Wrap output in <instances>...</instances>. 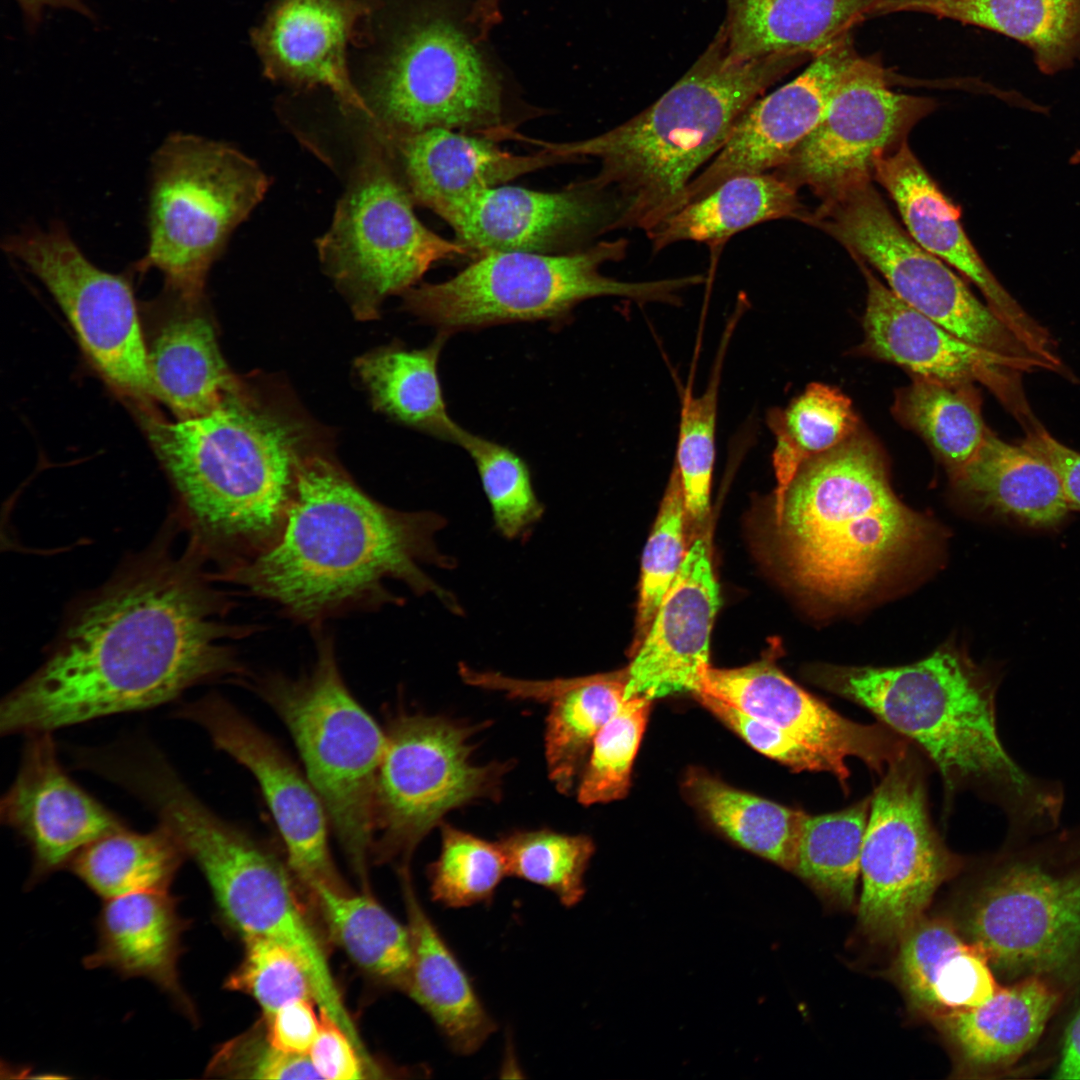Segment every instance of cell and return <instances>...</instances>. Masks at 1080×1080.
Segmentation results:
<instances>
[{"mask_svg":"<svg viewBox=\"0 0 1080 1080\" xmlns=\"http://www.w3.org/2000/svg\"><path fill=\"white\" fill-rule=\"evenodd\" d=\"M195 548L156 550L75 609L43 664L0 705L2 735L50 732L170 702L246 672L223 644L254 632L221 618L231 603Z\"/></svg>","mask_w":1080,"mask_h":1080,"instance_id":"obj_1","label":"cell"},{"mask_svg":"<svg viewBox=\"0 0 1080 1080\" xmlns=\"http://www.w3.org/2000/svg\"><path fill=\"white\" fill-rule=\"evenodd\" d=\"M445 524L446 519L435 512L383 505L331 460L304 456L277 542L214 578L275 603L289 618L314 630L330 618L401 604L402 599L386 588L388 580L400 581L420 596L431 594L461 615L456 597L422 569L423 564L456 566L435 542Z\"/></svg>","mask_w":1080,"mask_h":1080,"instance_id":"obj_2","label":"cell"},{"mask_svg":"<svg viewBox=\"0 0 1080 1080\" xmlns=\"http://www.w3.org/2000/svg\"><path fill=\"white\" fill-rule=\"evenodd\" d=\"M810 674L921 746L941 775L946 802L970 789L999 807L1006 845L1059 827L1063 785L1028 773L1009 755L997 729L999 679L959 651L941 648L896 667L821 665Z\"/></svg>","mask_w":1080,"mask_h":1080,"instance_id":"obj_3","label":"cell"},{"mask_svg":"<svg viewBox=\"0 0 1080 1080\" xmlns=\"http://www.w3.org/2000/svg\"><path fill=\"white\" fill-rule=\"evenodd\" d=\"M805 61L790 55L733 61L718 30L689 70L627 121L572 142L523 140L573 160H597L600 169L590 180L619 197V229L647 234L681 208L688 184L751 103Z\"/></svg>","mask_w":1080,"mask_h":1080,"instance_id":"obj_4","label":"cell"},{"mask_svg":"<svg viewBox=\"0 0 1080 1080\" xmlns=\"http://www.w3.org/2000/svg\"><path fill=\"white\" fill-rule=\"evenodd\" d=\"M146 424L206 558L230 569L277 542L301 459L285 423L239 387L205 415L176 422L149 417Z\"/></svg>","mask_w":1080,"mask_h":1080,"instance_id":"obj_5","label":"cell"},{"mask_svg":"<svg viewBox=\"0 0 1080 1080\" xmlns=\"http://www.w3.org/2000/svg\"><path fill=\"white\" fill-rule=\"evenodd\" d=\"M790 580L832 604L865 598L920 548L928 524L893 493L884 458L858 431L806 462L774 514Z\"/></svg>","mask_w":1080,"mask_h":1080,"instance_id":"obj_6","label":"cell"},{"mask_svg":"<svg viewBox=\"0 0 1080 1080\" xmlns=\"http://www.w3.org/2000/svg\"><path fill=\"white\" fill-rule=\"evenodd\" d=\"M151 808L204 874L225 922L242 939L266 938L291 951L311 979L320 1010L360 1044L323 946L273 851L214 813L182 778L163 782L152 795Z\"/></svg>","mask_w":1080,"mask_h":1080,"instance_id":"obj_7","label":"cell"},{"mask_svg":"<svg viewBox=\"0 0 1080 1080\" xmlns=\"http://www.w3.org/2000/svg\"><path fill=\"white\" fill-rule=\"evenodd\" d=\"M314 632L316 658L308 671L296 678L265 674L253 680V688L289 731L331 829L366 889L386 733L346 685L332 638Z\"/></svg>","mask_w":1080,"mask_h":1080,"instance_id":"obj_8","label":"cell"},{"mask_svg":"<svg viewBox=\"0 0 1080 1080\" xmlns=\"http://www.w3.org/2000/svg\"><path fill=\"white\" fill-rule=\"evenodd\" d=\"M627 250L628 241L619 238L567 253L482 254L448 280L408 289L403 307L450 336L504 323L561 321L576 305L596 297L674 303L680 291L703 282L701 275L629 282L601 273L602 266L622 260Z\"/></svg>","mask_w":1080,"mask_h":1080,"instance_id":"obj_9","label":"cell"},{"mask_svg":"<svg viewBox=\"0 0 1080 1080\" xmlns=\"http://www.w3.org/2000/svg\"><path fill=\"white\" fill-rule=\"evenodd\" d=\"M149 179L148 243L136 268L157 269L169 290L201 300L211 266L270 181L233 146L182 132L153 153Z\"/></svg>","mask_w":1080,"mask_h":1080,"instance_id":"obj_10","label":"cell"},{"mask_svg":"<svg viewBox=\"0 0 1080 1080\" xmlns=\"http://www.w3.org/2000/svg\"><path fill=\"white\" fill-rule=\"evenodd\" d=\"M317 241L320 261L361 320L383 300L403 294L442 260L473 253L428 229L380 140L372 134Z\"/></svg>","mask_w":1080,"mask_h":1080,"instance_id":"obj_11","label":"cell"},{"mask_svg":"<svg viewBox=\"0 0 1080 1080\" xmlns=\"http://www.w3.org/2000/svg\"><path fill=\"white\" fill-rule=\"evenodd\" d=\"M482 724L398 710L387 720L374 797L372 860L410 871L444 816L478 800L498 801L512 761L478 765L472 738Z\"/></svg>","mask_w":1080,"mask_h":1080,"instance_id":"obj_12","label":"cell"},{"mask_svg":"<svg viewBox=\"0 0 1080 1080\" xmlns=\"http://www.w3.org/2000/svg\"><path fill=\"white\" fill-rule=\"evenodd\" d=\"M1004 851L966 930L1000 967H1056L1080 948V821Z\"/></svg>","mask_w":1080,"mask_h":1080,"instance_id":"obj_13","label":"cell"},{"mask_svg":"<svg viewBox=\"0 0 1080 1080\" xmlns=\"http://www.w3.org/2000/svg\"><path fill=\"white\" fill-rule=\"evenodd\" d=\"M813 225L871 264L905 304L959 338L1034 369L1054 368L983 304L948 264L898 223L872 180L852 185L809 213Z\"/></svg>","mask_w":1080,"mask_h":1080,"instance_id":"obj_14","label":"cell"},{"mask_svg":"<svg viewBox=\"0 0 1080 1080\" xmlns=\"http://www.w3.org/2000/svg\"><path fill=\"white\" fill-rule=\"evenodd\" d=\"M363 97L382 133L444 128L491 138L505 129L498 79L464 31L441 14H422L401 31Z\"/></svg>","mask_w":1080,"mask_h":1080,"instance_id":"obj_15","label":"cell"},{"mask_svg":"<svg viewBox=\"0 0 1080 1080\" xmlns=\"http://www.w3.org/2000/svg\"><path fill=\"white\" fill-rule=\"evenodd\" d=\"M957 866L931 821L924 769L910 747L871 796L860 863L864 933L878 942L900 940Z\"/></svg>","mask_w":1080,"mask_h":1080,"instance_id":"obj_16","label":"cell"},{"mask_svg":"<svg viewBox=\"0 0 1080 1080\" xmlns=\"http://www.w3.org/2000/svg\"><path fill=\"white\" fill-rule=\"evenodd\" d=\"M46 287L96 369L121 394L141 404L155 398L130 279L94 265L56 220L26 226L2 244Z\"/></svg>","mask_w":1080,"mask_h":1080,"instance_id":"obj_17","label":"cell"},{"mask_svg":"<svg viewBox=\"0 0 1080 1080\" xmlns=\"http://www.w3.org/2000/svg\"><path fill=\"white\" fill-rule=\"evenodd\" d=\"M924 96L892 91L881 63L856 54L842 70L821 121L773 171L820 201L873 180L874 163L907 140L936 108Z\"/></svg>","mask_w":1080,"mask_h":1080,"instance_id":"obj_18","label":"cell"},{"mask_svg":"<svg viewBox=\"0 0 1080 1080\" xmlns=\"http://www.w3.org/2000/svg\"><path fill=\"white\" fill-rule=\"evenodd\" d=\"M176 717L198 724L215 747L258 783L287 851L288 867L306 888L343 887L329 848L330 822L306 775L281 746L224 697L213 693L182 704Z\"/></svg>","mask_w":1080,"mask_h":1080,"instance_id":"obj_19","label":"cell"},{"mask_svg":"<svg viewBox=\"0 0 1080 1080\" xmlns=\"http://www.w3.org/2000/svg\"><path fill=\"white\" fill-rule=\"evenodd\" d=\"M695 693L720 699L796 739L823 760L845 793H849L848 757L883 775L910 747L907 739L883 723L865 725L843 717L768 658L733 669L709 666Z\"/></svg>","mask_w":1080,"mask_h":1080,"instance_id":"obj_20","label":"cell"},{"mask_svg":"<svg viewBox=\"0 0 1080 1080\" xmlns=\"http://www.w3.org/2000/svg\"><path fill=\"white\" fill-rule=\"evenodd\" d=\"M622 204L587 179L557 192L499 185L479 192L446 222L473 255L575 251L619 229Z\"/></svg>","mask_w":1080,"mask_h":1080,"instance_id":"obj_21","label":"cell"},{"mask_svg":"<svg viewBox=\"0 0 1080 1080\" xmlns=\"http://www.w3.org/2000/svg\"><path fill=\"white\" fill-rule=\"evenodd\" d=\"M867 284L864 351L914 376L950 383H981L1022 427L1036 420L1020 380L1026 364L977 347L911 308L855 258Z\"/></svg>","mask_w":1080,"mask_h":1080,"instance_id":"obj_22","label":"cell"},{"mask_svg":"<svg viewBox=\"0 0 1080 1080\" xmlns=\"http://www.w3.org/2000/svg\"><path fill=\"white\" fill-rule=\"evenodd\" d=\"M856 54L847 33L792 81L751 103L722 149L690 181L683 205L731 177L777 168L821 121L842 70Z\"/></svg>","mask_w":1080,"mask_h":1080,"instance_id":"obj_23","label":"cell"},{"mask_svg":"<svg viewBox=\"0 0 1080 1080\" xmlns=\"http://www.w3.org/2000/svg\"><path fill=\"white\" fill-rule=\"evenodd\" d=\"M17 776L1 800L4 824L32 853L31 882L69 866L95 840L125 828L61 766L50 732L27 735Z\"/></svg>","mask_w":1080,"mask_h":1080,"instance_id":"obj_24","label":"cell"},{"mask_svg":"<svg viewBox=\"0 0 1080 1080\" xmlns=\"http://www.w3.org/2000/svg\"><path fill=\"white\" fill-rule=\"evenodd\" d=\"M873 179L894 201L910 237L954 267L982 293L986 304L1040 358L1056 359L1055 342L998 282L965 233L959 208L911 151L907 140L874 163Z\"/></svg>","mask_w":1080,"mask_h":1080,"instance_id":"obj_25","label":"cell"},{"mask_svg":"<svg viewBox=\"0 0 1080 1080\" xmlns=\"http://www.w3.org/2000/svg\"><path fill=\"white\" fill-rule=\"evenodd\" d=\"M709 541L700 537L665 594L625 670V700L695 693L709 667L710 635L719 608Z\"/></svg>","mask_w":1080,"mask_h":1080,"instance_id":"obj_26","label":"cell"},{"mask_svg":"<svg viewBox=\"0 0 1080 1080\" xmlns=\"http://www.w3.org/2000/svg\"><path fill=\"white\" fill-rule=\"evenodd\" d=\"M374 129V128H373ZM414 204L447 220L479 192L535 170L572 161L541 149L518 155L489 137L444 128L389 134L374 129Z\"/></svg>","mask_w":1080,"mask_h":1080,"instance_id":"obj_27","label":"cell"},{"mask_svg":"<svg viewBox=\"0 0 1080 1080\" xmlns=\"http://www.w3.org/2000/svg\"><path fill=\"white\" fill-rule=\"evenodd\" d=\"M364 9L360 0H278L253 33L265 74L301 87H327L344 108L370 120L346 62L348 40Z\"/></svg>","mask_w":1080,"mask_h":1080,"instance_id":"obj_28","label":"cell"},{"mask_svg":"<svg viewBox=\"0 0 1080 1080\" xmlns=\"http://www.w3.org/2000/svg\"><path fill=\"white\" fill-rule=\"evenodd\" d=\"M168 891L139 892L106 900L98 919L96 950L86 968H110L156 984L191 1020L195 1007L181 986L178 961L188 922Z\"/></svg>","mask_w":1080,"mask_h":1080,"instance_id":"obj_29","label":"cell"},{"mask_svg":"<svg viewBox=\"0 0 1080 1080\" xmlns=\"http://www.w3.org/2000/svg\"><path fill=\"white\" fill-rule=\"evenodd\" d=\"M412 942L404 991L427 1013L458 1055L478 1051L497 1024L438 928L421 905L411 872L399 874Z\"/></svg>","mask_w":1080,"mask_h":1080,"instance_id":"obj_30","label":"cell"},{"mask_svg":"<svg viewBox=\"0 0 1080 1080\" xmlns=\"http://www.w3.org/2000/svg\"><path fill=\"white\" fill-rule=\"evenodd\" d=\"M879 0H726L720 26L733 61L770 56L811 60L871 16Z\"/></svg>","mask_w":1080,"mask_h":1080,"instance_id":"obj_31","label":"cell"},{"mask_svg":"<svg viewBox=\"0 0 1080 1080\" xmlns=\"http://www.w3.org/2000/svg\"><path fill=\"white\" fill-rule=\"evenodd\" d=\"M952 476L979 508L1027 528H1058L1071 511L1053 468L1020 443H1008L991 430L976 454Z\"/></svg>","mask_w":1080,"mask_h":1080,"instance_id":"obj_32","label":"cell"},{"mask_svg":"<svg viewBox=\"0 0 1080 1080\" xmlns=\"http://www.w3.org/2000/svg\"><path fill=\"white\" fill-rule=\"evenodd\" d=\"M924 13L1010 37L1053 75L1080 61V0H879L872 15Z\"/></svg>","mask_w":1080,"mask_h":1080,"instance_id":"obj_33","label":"cell"},{"mask_svg":"<svg viewBox=\"0 0 1080 1080\" xmlns=\"http://www.w3.org/2000/svg\"><path fill=\"white\" fill-rule=\"evenodd\" d=\"M625 672L512 683L515 698L550 702L544 747L550 780L570 794L583 759L602 727L625 700Z\"/></svg>","mask_w":1080,"mask_h":1080,"instance_id":"obj_34","label":"cell"},{"mask_svg":"<svg viewBox=\"0 0 1080 1080\" xmlns=\"http://www.w3.org/2000/svg\"><path fill=\"white\" fill-rule=\"evenodd\" d=\"M1056 993L1039 978L998 989L977 1007L934 1016L965 1070L983 1071L1009 1064L1042 1033L1056 1004Z\"/></svg>","mask_w":1080,"mask_h":1080,"instance_id":"obj_35","label":"cell"},{"mask_svg":"<svg viewBox=\"0 0 1080 1080\" xmlns=\"http://www.w3.org/2000/svg\"><path fill=\"white\" fill-rule=\"evenodd\" d=\"M186 300V312L169 319L148 349V367L155 398L178 420L205 415L239 388L221 356L214 330Z\"/></svg>","mask_w":1080,"mask_h":1080,"instance_id":"obj_36","label":"cell"},{"mask_svg":"<svg viewBox=\"0 0 1080 1080\" xmlns=\"http://www.w3.org/2000/svg\"><path fill=\"white\" fill-rule=\"evenodd\" d=\"M808 211L798 189L772 172L731 177L669 215L646 234L656 253L684 241L719 244L766 221L797 219Z\"/></svg>","mask_w":1080,"mask_h":1080,"instance_id":"obj_37","label":"cell"},{"mask_svg":"<svg viewBox=\"0 0 1080 1080\" xmlns=\"http://www.w3.org/2000/svg\"><path fill=\"white\" fill-rule=\"evenodd\" d=\"M449 335L439 332L425 348L390 345L355 363L374 407L396 421L456 444L463 429L449 416L437 366Z\"/></svg>","mask_w":1080,"mask_h":1080,"instance_id":"obj_38","label":"cell"},{"mask_svg":"<svg viewBox=\"0 0 1080 1080\" xmlns=\"http://www.w3.org/2000/svg\"><path fill=\"white\" fill-rule=\"evenodd\" d=\"M331 937L366 972L405 989L412 964L408 926L401 924L368 891L317 884L308 889Z\"/></svg>","mask_w":1080,"mask_h":1080,"instance_id":"obj_39","label":"cell"},{"mask_svg":"<svg viewBox=\"0 0 1080 1080\" xmlns=\"http://www.w3.org/2000/svg\"><path fill=\"white\" fill-rule=\"evenodd\" d=\"M684 785L691 799L727 837L793 872L807 814L735 789L701 770L690 771Z\"/></svg>","mask_w":1080,"mask_h":1080,"instance_id":"obj_40","label":"cell"},{"mask_svg":"<svg viewBox=\"0 0 1080 1080\" xmlns=\"http://www.w3.org/2000/svg\"><path fill=\"white\" fill-rule=\"evenodd\" d=\"M186 858L176 838L161 824L148 833L125 828L82 849L68 866L100 897L108 900L148 891H168Z\"/></svg>","mask_w":1080,"mask_h":1080,"instance_id":"obj_41","label":"cell"},{"mask_svg":"<svg viewBox=\"0 0 1080 1080\" xmlns=\"http://www.w3.org/2000/svg\"><path fill=\"white\" fill-rule=\"evenodd\" d=\"M767 423L775 438L772 463L776 514L798 470L854 435L858 431V419L845 394L816 382L809 384L785 408L770 410Z\"/></svg>","mask_w":1080,"mask_h":1080,"instance_id":"obj_42","label":"cell"},{"mask_svg":"<svg viewBox=\"0 0 1080 1080\" xmlns=\"http://www.w3.org/2000/svg\"><path fill=\"white\" fill-rule=\"evenodd\" d=\"M981 407V396L972 383L914 376L897 394L893 409L953 472L976 454L989 431Z\"/></svg>","mask_w":1080,"mask_h":1080,"instance_id":"obj_43","label":"cell"},{"mask_svg":"<svg viewBox=\"0 0 1080 1080\" xmlns=\"http://www.w3.org/2000/svg\"><path fill=\"white\" fill-rule=\"evenodd\" d=\"M871 797L832 813L806 815L793 872L818 893L850 907L860 875Z\"/></svg>","mask_w":1080,"mask_h":1080,"instance_id":"obj_44","label":"cell"},{"mask_svg":"<svg viewBox=\"0 0 1080 1080\" xmlns=\"http://www.w3.org/2000/svg\"><path fill=\"white\" fill-rule=\"evenodd\" d=\"M505 856L508 875L552 892L570 908L585 895V873L594 853L586 835H569L549 829L519 830L497 841Z\"/></svg>","mask_w":1080,"mask_h":1080,"instance_id":"obj_45","label":"cell"},{"mask_svg":"<svg viewBox=\"0 0 1080 1080\" xmlns=\"http://www.w3.org/2000/svg\"><path fill=\"white\" fill-rule=\"evenodd\" d=\"M440 853L427 870L431 898L447 908L487 904L508 876L498 842H490L446 821L439 825Z\"/></svg>","mask_w":1080,"mask_h":1080,"instance_id":"obj_46","label":"cell"},{"mask_svg":"<svg viewBox=\"0 0 1080 1080\" xmlns=\"http://www.w3.org/2000/svg\"><path fill=\"white\" fill-rule=\"evenodd\" d=\"M734 326L722 338L708 385L693 397L688 390L682 402L675 466L679 472L687 517L701 523L709 512L715 460V432L723 358Z\"/></svg>","mask_w":1080,"mask_h":1080,"instance_id":"obj_47","label":"cell"},{"mask_svg":"<svg viewBox=\"0 0 1080 1080\" xmlns=\"http://www.w3.org/2000/svg\"><path fill=\"white\" fill-rule=\"evenodd\" d=\"M456 444L475 463L496 529L507 539L528 535L544 513L526 463L509 448L462 429Z\"/></svg>","mask_w":1080,"mask_h":1080,"instance_id":"obj_48","label":"cell"},{"mask_svg":"<svg viewBox=\"0 0 1080 1080\" xmlns=\"http://www.w3.org/2000/svg\"><path fill=\"white\" fill-rule=\"evenodd\" d=\"M650 706L651 700L646 698L626 700L598 732L577 788L581 804L607 803L627 794Z\"/></svg>","mask_w":1080,"mask_h":1080,"instance_id":"obj_49","label":"cell"},{"mask_svg":"<svg viewBox=\"0 0 1080 1080\" xmlns=\"http://www.w3.org/2000/svg\"><path fill=\"white\" fill-rule=\"evenodd\" d=\"M686 508L674 465L653 530L643 551L633 652L645 638L656 612L687 554Z\"/></svg>","mask_w":1080,"mask_h":1080,"instance_id":"obj_50","label":"cell"},{"mask_svg":"<svg viewBox=\"0 0 1080 1080\" xmlns=\"http://www.w3.org/2000/svg\"><path fill=\"white\" fill-rule=\"evenodd\" d=\"M244 957L225 987L246 993L268 1016L287 1003L315 1001L311 979L300 960L284 946L261 937L243 938Z\"/></svg>","mask_w":1080,"mask_h":1080,"instance_id":"obj_51","label":"cell"},{"mask_svg":"<svg viewBox=\"0 0 1080 1080\" xmlns=\"http://www.w3.org/2000/svg\"><path fill=\"white\" fill-rule=\"evenodd\" d=\"M899 941L896 981L914 1009L934 1017L938 1012L933 992L937 970L964 942L949 923L923 918Z\"/></svg>","mask_w":1080,"mask_h":1080,"instance_id":"obj_52","label":"cell"},{"mask_svg":"<svg viewBox=\"0 0 1080 1080\" xmlns=\"http://www.w3.org/2000/svg\"><path fill=\"white\" fill-rule=\"evenodd\" d=\"M208 1075L257 1079H322L308 1054L280 1051L258 1029L234 1038L218 1049Z\"/></svg>","mask_w":1080,"mask_h":1080,"instance_id":"obj_53","label":"cell"},{"mask_svg":"<svg viewBox=\"0 0 1080 1080\" xmlns=\"http://www.w3.org/2000/svg\"><path fill=\"white\" fill-rule=\"evenodd\" d=\"M697 700L759 752L795 771L827 772L823 760L808 747L778 728L704 693Z\"/></svg>","mask_w":1080,"mask_h":1080,"instance_id":"obj_54","label":"cell"},{"mask_svg":"<svg viewBox=\"0 0 1080 1080\" xmlns=\"http://www.w3.org/2000/svg\"><path fill=\"white\" fill-rule=\"evenodd\" d=\"M997 991L985 954L976 945L964 943L942 962L936 973L933 987L936 1015L977 1007Z\"/></svg>","mask_w":1080,"mask_h":1080,"instance_id":"obj_55","label":"cell"},{"mask_svg":"<svg viewBox=\"0 0 1080 1080\" xmlns=\"http://www.w3.org/2000/svg\"><path fill=\"white\" fill-rule=\"evenodd\" d=\"M308 1056L322 1079L357 1080L369 1072L350 1037L324 1010Z\"/></svg>","mask_w":1080,"mask_h":1080,"instance_id":"obj_56","label":"cell"},{"mask_svg":"<svg viewBox=\"0 0 1080 1080\" xmlns=\"http://www.w3.org/2000/svg\"><path fill=\"white\" fill-rule=\"evenodd\" d=\"M312 1002L295 1000L265 1016L266 1036L273 1047L291 1054L309 1053L320 1026Z\"/></svg>","mask_w":1080,"mask_h":1080,"instance_id":"obj_57","label":"cell"},{"mask_svg":"<svg viewBox=\"0 0 1080 1080\" xmlns=\"http://www.w3.org/2000/svg\"><path fill=\"white\" fill-rule=\"evenodd\" d=\"M1024 432L1019 443L1053 468L1070 510L1080 511V453L1053 437L1039 421Z\"/></svg>","mask_w":1080,"mask_h":1080,"instance_id":"obj_58","label":"cell"},{"mask_svg":"<svg viewBox=\"0 0 1080 1080\" xmlns=\"http://www.w3.org/2000/svg\"><path fill=\"white\" fill-rule=\"evenodd\" d=\"M22 10L26 27L34 32L42 20L43 11L46 7L69 9L89 19L94 18L93 12L83 0H16Z\"/></svg>","mask_w":1080,"mask_h":1080,"instance_id":"obj_59","label":"cell"},{"mask_svg":"<svg viewBox=\"0 0 1080 1080\" xmlns=\"http://www.w3.org/2000/svg\"><path fill=\"white\" fill-rule=\"evenodd\" d=\"M1057 1079H1080V1011L1067 1029Z\"/></svg>","mask_w":1080,"mask_h":1080,"instance_id":"obj_60","label":"cell"},{"mask_svg":"<svg viewBox=\"0 0 1080 1080\" xmlns=\"http://www.w3.org/2000/svg\"><path fill=\"white\" fill-rule=\"evenodd\" d=\"M500 0H477L474 9V19L486 33L494 24H497L501 15L499 12Z\"/></svg>","mask_w":1080,"mask_h":1080,"instance_id":"obj_61","label":"cell"},{"mask_svg":"<svg viewBox=\"0 0 1080 1080\" xmlns=\"http://www.w3.org/2000/svg\"><path fill=\"white\" fill-rule=\"evenodd\" d=\"M1072 163H1080V150H1078L1071 159Z\"/></svg>","mask_w":1080,"mask_h":1080,"instance_id":"obj_62","label":"cell"}]
</instances>
